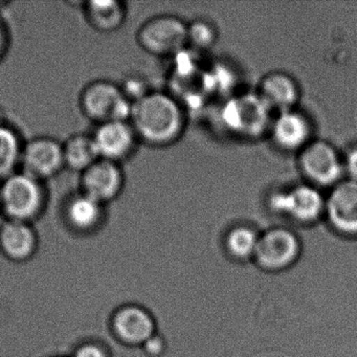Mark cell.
<instances>
[{"instance_id": "6da1fadb", "label": "cell", "mask_w": 357, "mask_h": 357, "mask_svg": "<svg viewBox=\"0 0 357 357\" xmlns=\"http://www.w3.org/2000/svg\"><path fill=\"white\" fill-rule=\"evenodd\" d=\"M131 126L142 139L153 146H165L178 139L185 128V114L171 96L151 91L132 104Z\"/></svg>"}, {"instance_id": "7a4b0ae2", "label": "cell", "mask_w": 357, "mask_h": 357, "mask_svg": "<svg viewBox=\"0 0 357 357\" xmlns=\"http://www.w3.org/2000/svg\"><path fill=\"white\" fill-rule=\"evenodd\" d=\"M1 212L10 220H31L41 214L45 204V192L39 179L24 171L15 172L0 185Z\"/></svg>"}, {"instance_id": "3957f363", "label": "cell", "mask_w": 357, "mask_h": 357, "mask_svg": "<svg viewBox=\"0 0 357 357\" xmlns=\"http://www.w3.org/2000/svg\"><path fill=\"white\" fill-rule=\"evenodd\" d=\"M271 108L259 93H243L227 100L221 110L225 128L240 137H261L271 126Z\"/></svg>"}, {"instance_id": "277c9868", "label": "cell", "mask_w": 357, "mask_h": 357, "mask_svg": "<svg viewBox=\"0 0 357 357\" xmlns=\"http://www.w3.org/2000/svg\"><path fill=\"white\" fill-rule=\"evenodd\" d=\"M80 103L85 116L99 124L112 121L129 122L133 104L121 86L105 80L87 85L81 93Z\"/></svg>"}, {"instance_id": "5b68a950", "label": "cell", "mask_w": 357, "mask_h": 357, "mask_svg": "<svg viewBox=\"0 0 357 357\" xmlns=\"http://www.w3.org/2000/svg\"><path fill=\"white\" fill-rule=\"evenodd\" d=\"M326 198L319 188L305 183L285 191H278L269 197L271 211L302 225H310L325 214Z\"/></svg>"}, {"instance_id": "8992f818", "label": "cell", "mask_w": 357, "mask_h": 357, "mask_svg": "<svg viewBox=\"0 0 357 357\" xmlns=\"http://www.w3.org/2000/svg\"><path fill=\"white\" fill-rule=\"evenodd\" d=\"M300 254L296 234L285 227H273L261 234L252 261L263 271L277 273L292 266Z\"/></svg>"}, {"instance_id": "52a82bcc", "label": "cell", "mask_w": 357, "mask_h": 357, "mask_svg": "<svg viewBox=\"0 0 357 357\" xmlns=\"http://www.w3.org/2000/svg\"><path fill=\"white\" fill-rule=\"evenodd\" d=\"M301 171L314 187H334L342 181L344 162L331 144L310 142L301 150Z\"/></svg>"}, {"instance_id": "ba28073f", "label": "cell", "mask_w": 357, "mask_h": 357, "mask_svg": "<svg viewBox=\"0 0 357 357\" xmlns=\"http://www.w3.org/2000/svg\"><path fill=\"white\" fill-rule=\"evenodd\" d=\"M137 40L152 55H176L188 45V26L175 16H158L142 26Z\"/></svg>"}, {"instance_id": "9c48e42d", "label": "cell", "mask_w": 357, "mask_h": 357, "mask_svg": "<svg viewBox=\"0 0 357 357\" xmlns=\"http://www.w3.org/2000/svg\"><path fill=\"white\" fill-rule=\"evenodd\" d=\"M332 229L344 237H357V183L350 179L331 188L326 198L325 214Z\"/></svg>"}, {"instance_id": "30bf717a", "label": "cell", "mask_w": 357, "mask_h": 357, "mask_svg": "<svg viewBox=\"0 0 357 357\" xmlns=\"http://www.w3.org/2000/svg\"><path fill=\"white\" fill-rule=\"evenodd\" d=\"M20 164L24 173L39 181L55 176L66 167L63 145L52 137L31 139L24 146Z\"/></svg>"}, {"instance_id": "8fae6325", "label": "cell", "mask_w": 357, "mask_h": 357, "mask_svg": "<svg viewBox=\"0 0 357 357\" xmlns=\"http://www.w3.org/2000/svg\"><path fill=\"white\" fill-rule=\"evenodd\" d=\"M93 137L99 158L118 162L135 151L137 135L130 122L112 121L99 124Z\"/></svg>"}, {"instance_id": "7c38bea8", "label": "cell", "mask_w": 357, "mask_h": 357, "mask_svg": "<svg viewBox=\"0 0 357 357\" xmlns=\"http://www.w3.org/2000/svg\"><path fill=\"white\" fill-rule=\"evenodd\" d=\"M124 185V174L118 162L98 160L82 172V193L91 196L102 204L118 197Z\"/></svg>"}, {"instance_id": "4fadbf2b", "label": "cell", "mask_w": 357, "mask_h": 357, "mask_svg": "<svg viewBox=\"0 0 357 357\" xmlns=\"http://www.w3.org/2000/svg\"><path fill=\"white\" fill-rule=\"evenodd\" d=\"M112 329L116 337L124 344L143 346L156 334V324L153 317L146 309L128 305L114 313Z\"/></svg>"}, {"instance_id": "5bb4252c", "label": "cell", "mask_w": 357, "mask_h": 357, "mask_svg": "<svg viewBox=\"0 0 357 357\" xmlns=\"http://www.w3.org/2000/svg\"><path fill=\"white\" fill-rule=\"evenodd\" d=\"M271 130L273 142L285 151H301L310 143V123L306 116L294 109L279 112L271 122Z\"/></svg>"}, {"instance_id": "9a60e30c", "label": "cell", "mask_w": 357, "mask_h": 357, "mask_svg": "<svg viewBox=\"0 0 357 357\" xmlns=\"http://www.w3.org/2000/svg\"><path fill=\"white\" fill-rule=\"evenodd\" d=\"M36 248V233L30 223L8 219L0 227V248L12 260H26Z\"/></svg>"}, {"instance_id": "2e32d148", "label": "cell", "mask_w": 357, "mask_h": 357, "mask_svg": "<svg viewBox=\"0 0 357 357\" xmlns=\"http://www.w3.org/2000/svg\"><path fill=\"white\" fill-rule=\"evenodd\" d=\"M258 93L271 109L283 112L294 109L300 91L296 81L289 75L275 72L263 79Z\"/></svg>"}, {"instance_id": "e0dca14e", "label": "cell", "mask_w": 357, "mask_h": 357, "mask_svg": "<svg viewBox=\"0 0 357 357\" xmlns=\"http://www.w3.org/2000/svg\"><path fill=\"white\" fill-rule=\"evenodd\" d=\"M104 216V204L82 193L73 196L66 208V217L77 231H89L99 227Z\"/></svg>"}, {"instance_id": "ac0fdd59", "label": "cell", "mask_w": 357, "mask_h": 357, "mask_svg": "<svg viewBox=\"0 0 357 357\" xmlns=\"http://www.w3.org/2000/svg\"><path fill=\"white\" fill-rule=\"evenodd\" d=\"M87 20L96 30L104 33L118 30L125 20L124 3L114 0H93L85 8Z\"/></svg>"}, {"instance_id": "d6986e66", "label": "cell", "mask_w": 357, "mask_h": 357, "mask_svg": "<svg viewBox=\"0 0 357 357\" xmlns=\"http://www.w3.org/2000/svg\"><path fill=\"white\" fill-rule=\"evenodd\" d=\"M64 162L68 168L84 172L100 160L91 135H75L63 144Z\"/></svg>"}, {"instance_id": "ffe728a7", "label": "cell", "mask_w": 357, "mask_h": 357, "mask_svg": "<svg viewBox=\"0 0 357 357\" xmlns=\"http://www.w3.org/2000/svg\"><path fill=\"white\" fill-rule=\"evenodd\" d=\"M22 149L18 133L12 127L0 123V181L15 173L22 160Z\"/></svg>"}, {"instance_id": "44dd1931", "label": "cell", "mask_w": 357, "mask_h": 357, "mask_svg": "<svg viewBox=\"0 0 357 357\" xmlns=\"http://www.w3.org/2000/svg\"><path fill=\"white\" fill-rule=\"evenodd\" d=\"M259 237L260 235L252 227L248 225H237L229 229L225 236V250L235 260H252Z\"/></svg>"}, {"instance_id": "7402d4cb", "label": "cell", "mask_w": 357, "mask_h": 357, "mask_svg": "<svg viewBox=\"0 0 357 357\" xmlns=\"http://www.w3.org/2000/svg\"><path fill=\"white\" fill-rule=\"evenodd\" d=\"M217 34L212 24L204 20H197L188 26V45L195 49L206 50L216 41Z\"/></svg>"}, {"instance_id": "603a6c76", "label": "cell", "mask_w": 357, "mask_h": 357, "mask_svg": "<svg viewBox=\"0 0 357 357\" xmlns=\"http://www.w3.org/2000/svg\"><path fill=\"white\" fill-rule=\"evenodd\" d=\"M121 89H122L125 96L132 103H135V101H137V100L141 99V98H143L144 96L149 93L147 91V86L144 84L143 81L137 78L127 79L126 82H124V85H122Z\"/></svg>"}, {"instance_id": "cb8c5ba5", "label": "cell", "mask_w": 357, "mask_h": 357, "mask_svg": "<svg viewBox=\"0 0 357 357\" xmlns=\"http://www.w3.org/2000/svg\"><path fill=\"white\" fill-rule=\"evenodd\" d=\"M342 162H344V171L347 179L357 183V145L352 146L347 151Z\"/></svg>"}, {"instance_id": "d4e9b609", "label": "cell", "mask_w": 357, "mask_h": 357, "mask_svg": "<svg viewBox=\"0 0 357 357\" xmlns=\"http://www.w3.org/2000/svg\"><path fill=\"white\" fill-rule=\"evenodd\" d=\"M142 347H143L144 350L149 356L158 357L165 352L166 344H165L164 338L162 336L154 334Z\"/></svg>"}, {"instance_id": "484cf974", "label": "cell", "mask_w": 357, "mask_h": 357, "mask_svg": "<svg viewBox=\"0 0 357 357\" xmlns=\"http://www.w3.org/2000/svg\"><path fill=\"white\" fill-rule=\"evenodd\" d=\"M74 357H108V355L100 344L86 342L77 349Z\"/></svg>"}, {"instance_id": "4316f807", "label": "cell", "mask_w": 357, "mask_h": 357, "mask_svg": "<svg viewBox=\"0 0 357 357\" xmlns=\"http://www.w3.org/2000/svg\"><path fill=\"white\" fill-rule=\"evenodd\" d=\"M8 47V37L3 24L0 22V59L5 55Z\"/></svg>"}, {"instance_id": "83f0119b", "label": "cell", "mask_w": 357, "mask_h": 357, "mask_svg": "<svg viewBox=\"0 0 357 357\" xmlns=\"http://www.w3.org/2000/svg\"><path fill=\"white\" fill-rule=\"evenodd\" d=\"M0 212H1V197H0Z\"/></svg>"}]
</instances>
